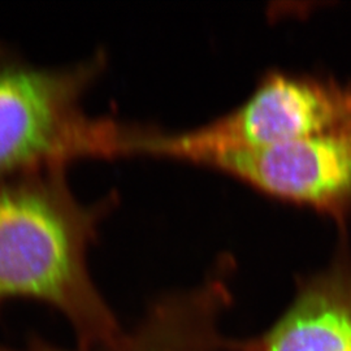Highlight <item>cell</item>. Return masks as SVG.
Wrapping results in <instances>:
<instances>
[{
    "instance_id": "obj_6",
    "label": "cell",
    "mask_w": 351,
    "mask_h": 351,
    "mask_svg": "<svg viewBox=\"0 0 351 351\" xmlns=\"http://www.w3.org/2000/svg\"><path fill=\"white\" fill-rule=\"evenodd\" d=\"M234 351H351V249L300 277L294 297L263 332L236 339Z\"/></svg>"
},
{
    "instance_id": "obj_5",
    "label": "cell",
    "mask_w": 351,
    "mask_h": 351,
    "mask_svg": "<svg viewBox=\"0 0 351 351\" xmlns=\"http://www.w3.org/2000/svg\"><path fill=\"white\" fill-rule=\"evenodd\" d=\"M230 261L224 259L194 288L165 293L151 303L138 326L112 346L77 351H234V339L223 330L233 298ZM0 351H68L33 336L24 349L0 345Z\"/></svg>"
},
{
    "instance_id": "obj_7",
    "label": "cell",
    "mask_w": 351,
    "mask_h": 351,
    "mask_svg": "<svg viewBox=\"0 0 351 351\" xmlns=\"http://www.w3.org/2000/svg\"><path fill=\"white\" fill-rule=\"evenodd\" d=\"M147 126H146V128H147ZM146 128H145V130H146ZM145 130H143V133H145ZM142 136H143V134H142ZM141 141H142V138H141ZM139 150H141V143H139ZM139 155H141V151H139Z\"/></svg>"
},
{
    "instance_id": "obj_2",
    "label": "cell",
    "mask_w": 351,
    "mask_h": 351,
    "mask_svg": "<svg viewBox=\"0 0 351 351\" xmlns=\"http://www.w3.org/2000/svg\"><path fill=\"white\" fill-rule=\"evenodd\" d=\"M103 51L78 63L40 65L0 42V182L85 158L128 156L130 124L93 117L84 97Z\"/></svg>"
},
{
    "instance_id": "obj_4",
    "label": "cell",
    "mask_w": 351,
    "mask_h": 351,
    "mask_svg": "<svg viewBox=\"0 0 351 351\" xmlns=\"http://www.w3.org/2000/svg\"><path fill=\"white\" fill-rule=\"evenodd\" d=\"M169 159L223 172L339 224L351 213V130L256 147H186Z\"/></svg>"
},
{
    "instance_id": "obj_1",
    "label": "cell",
    "mask_w": 351,
    "mask_h": 351,
    "mask_svg": "<svg viewBox=\"0 0 351 351\" xmlns=\"http://www.w3.org/2000/svg\"><path fill=\"white\" fill-rule=\"evenodd\" d=\"M111 194L81 201L66 167H51L0 182V308L13 298L40 302L68 319L82 350L112 346L121 336L111 307L94 284L88 252Z\"/></svg>"
},
{
    "instance_id": "obj_3",
    "label": "cell",
    "mask_w": 351,
    "mask_h": 351,
    "mask_svg": "<svg viewBox=\"0 0 351 351\" xmlns=\"http://www.w3.org/2000/svg\"><path fill=\"white\" fill-rule=\"evenodd\" d=\"M351 130V85L332 77L268 72L239 107L186 130L156 128L149 155L186 147H256Z\"/></svg>"
}]
</instances>
